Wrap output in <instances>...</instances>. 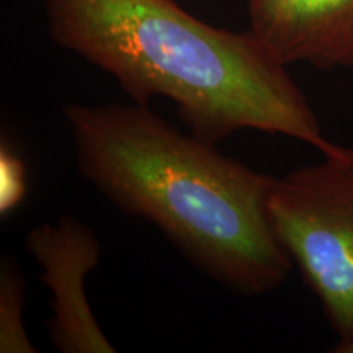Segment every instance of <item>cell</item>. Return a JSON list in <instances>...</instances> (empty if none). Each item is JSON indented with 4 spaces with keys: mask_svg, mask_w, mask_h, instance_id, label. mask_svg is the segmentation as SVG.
<instances>
[{
    "mask_svg": "<svg viewBox=\"0 0 353 353\" xmlns=\"http://www.w3.org/2000/svg\"><path fill=\"white\" fill-rule=\"evenodd\" d=\"M322 157L275 179L267 211L337 343H347L353 341V159Z\"/></svg>",
    "mask_w": 353,
    "mask_h": 353,
    "instance_id": "3957f363",
    "label": "cell"
},
{
    "mask_svg": "<svg viewBox=\"0 0 353 353\" xmlns=\"http://www.w3.org/2000/svg\"><path fill=\"white\" fill-rule=\"evenodd\" d=\"M25 280L10 259H3L0 268V352L34 353L37 348L23 327Z\"/></svg>",
    "mask_w": 353,
    "mask_h": 353,
    "instance_id": "8992f818",
    "label": "cell"
},
{
    "mask_svg": "<svg viewBox=\"0 0 353 353\" xmlns=\"http://www.w3.org/2000/svg\"><path fill=\"white\" fill-rule=\"evenodd\" d=\"M77 169L123 213L151 223L203 273L245 296L281 286L293 262L267 201L275 176L185 134L148 105L63 110Z\"/></svg>",
    "mask_w": 353,
    "mask_h": 353,
    "instance_id": "6da1fadb",
    "label": "cell"
},
{
    "mask_svg": "<svg viewBox=\"0 0 353 353\" xmlns=\"http://www.w3.org/2000/svg\"><path fill=\"white\" fill-rule=\"evenodd\" d=\"M332 352H335V353H353V341L347 342V343H335Z\"/></svg>",
    "mask_w": 353,
    "mask_h": 353,
    "instance_id": "ba28073f",
    "label": "cell"
},
{
    "mask_svg": "<svg viewBox=\"0 0 353 353\" xmlns=\"http://www.w3.org/2000/svg\"><path fill=\"white\" fill-rule=\"evenodd\" d=\"M25 247L41 267V280L52 294L50 335L63 353H113L85 294V278L99 265L101 244L94 229L72 216L32 228Z\"/></svg>",
    "mask_w": 353,
    "mask_h": 353,
    "instance_id": "277c9868",
    "label": "cell"
},
{
    "mask_svg": "<svg viewBox=\"0 0 353 353\" xmlns=\"http://www.w3.org/2000/svg\"><path fill=\"white\" fill-rule=\"evenodd\" d=\"M249 30L285 65L353 69V0H245Z\"/></svg>",
    "mask_w": 353,
    "mask_h": 353,
    "instance_id": "5b68a950",
    "label": "cell"
},
{
    "mask_svg": "<svg viewBox=\"0 0 353 353\" xmlns=\"http://www.w3.org/2000/svg\"><path fill=\"white\" fill-rule=\"evenodd\" d=\"M26 193V172L23 161L13 148L2 139L0 148V214H10L23 201Z\"/></svg>",
    "mask_w": 353,
    "mask_h": 353,
    "instance_id": "52a82bcc",
    "label": "cell"
},
{
    "mask_svg": "<svg viewBox=\"0 0 353 353\" xmlns=\"http://www.w3.org/2000/svg\"><path fill=\"white\" fill-rule=\"evenodd\" d=\"M44 12L57 46L117 79L134 103L172 101L198 138L216 144L255 130L353 159L250 30L205 23L176 0H44Z\"/></svg>",
    "mask_w": 353,
    "mask_h": 353,
    "instance_id": "7a4b0ae2",
    "label": "cell"
}]
</instances>
